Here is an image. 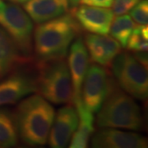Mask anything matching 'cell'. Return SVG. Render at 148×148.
I'll use <instances>...</instances> for the list:
<instances>
[{"instance_id":"obj_26","label":"cell","mask_w":148,"mask_h":148,"mask_svg":"<svg viewBox=\"0 0 148 148\" xmlns=\"http://www.w3.org/2000/svg\"><path fill=\"white\" fill-rule=\"evenodd\" d=\"M0 1H1V0H0Z\"/></svg>"},{"instance_id":"obj_20","label":"cell","mask_w":148,"mask_h":148,"mask_svg":"<svg viewBox=\"0 0 148 148\" xmlns=\"http://www.w3.org/2000/svg\"><path fill=\"white\" fill-rule=\"evenodd\" d=\"M131 16L133 21L140 25H147L148 22V1L140 0L131 11Z\"/></svg>"},{"instance_id":"obj_17","label":"cell","mask_w":148,"mask_h":148,"mask_svg":"<svg viewBox=\"0 0 148 148\" xmlns=\"http://www.w3.org/2000/svg\"><path fill=\"white\" fill-rule=\"evenodd\" d=\"M18 138L14 112L6 108H0V147H16Z\"/></svg>"},{"instance_id":"obj_8","label":"cell","mask_w":148,"mask_h":148,"mask_svg":"<svg viewBox=\"0 0 148 148\" xmlns=\"http://www.w3.org/2000/svg\"><path fill=\"white\" fill-rule=\"evenodd\" d=\"M21 64L0 80V106L16 104L24 97L36 92V71L32 73L30 69H20Z\"/></svg>"},{"instance_id":"obj_16","label":"cell","mask_w":148,"mask_h":148,"mask_svg":"<svg viewBox=\"0 0 148 148\" xmlns=\"http://www.w3.org/2000/svg\"><path fill=\"white\" fill-rule=\"evenodd\" d=\"M78 113L79 123L76 131L71 138L69 147L71 148H85L87 147L90 137L94 132V117L93 114L85 109L82 103L75 106Z\"/></svg>"},{"instance_id":"obj_10","label":"cell","mask_w":148,"mask_h":148,"mask_svg":"<svg viewBox=\"0 0 148 148\" xmlns=\"http://www.w3.org/2000/svg\"><path fill=\"white\" fill-rule=\"evenodd\" d=\"M71 13L80 27L96 35H107L114 19L113 11L108 9V8L84 4L72 8Z\"/></svg>"},{"instance_id":"obj_5","label":"cell","mask_w":148,"mask_h":148,"mask_svg":"<svg viewBox=\"0 0 148 148\" xmlns=\"http://www.w3.org/2000/svg\"><path fill=\"white\" fill-rule=\"evenodd\" d=\"M0 27L16 44L21 54L31 60L33 52V31L32 18L26 11L15 3L0 1Z\"/></svg>"},{"instance_id":"obj_6","label":"cell","mask_w":148,"mask_h":148,"mask_svg":"<svg viewBox=\"0 0 148 148\" xmlns=\"http://www.w3.org/2000/svg\"><path fill=\"white\" fill-rule=\"evenodd\" d=\"M110 66L118 86L122 90L138 100H147V69L138 62L132 53L121 51L114 58Z\"/></svg>"},{"instance_id":"obj_23","label":"cell","mask_w":148,"mask_h":148,"mask_svg":"<svg viewBox=\"0 0 148 148\" xmlns=\"http://www.w3.org/2000/svg\"><path fill=\"white\" fill-rule=\"evenodd\" d=\"M147 52V51H136V52H133L132 54L140 64H142L145 68L147 69L148 58Z\"/></svg>"},{"instance_id":"obj_15","label":"cell","mask_w":148,"mask_h":148,"mask_svg":"<svg viewBox=\"0 0 148 148\" xmlns=\"http://www.w3.org/2000/svg\"><path fill=\"white\" fill-rule=\"evenodd\" d=\"M30 61L19 52L9 35L0 27V80L12 73L20 64Z\"/></svg>"},{"instance_id":"obj_21","label":"cell","mask_w":148,"mask_h":148,"mask_svg":"<svg viewBox=\"0 0 148 148\" xmlns=\"http://www.w3.org/2000/svg\"><path fill=\"white\" fill-rule=\"evenodd\" d=\"M140 0H114L112 3L113 12L114 15H124L130 12Z\"/></svg>"},{"instance_id":"obj_3","label":"cell","mask_w":148,"mask_h":148,"mask_svg":"<svg viewBox=\"0 0 148 148\" xmlns=\"http://www.w3.org/2000/svg\"><path fill=\"white\" fill-rule=\"evenodd\" d=\"M36 92L55 105L73 103V86L69 65L64 58L37 61Z\"/></svg>"},{"instance_id":"obj_18","label":"cell","mask_w":148,"mask_h":148,"mask_svg":"<svg viewBox=\"0 0 148 148\" xmlns=\"http://www.w3.org/2000/svg\"><path fill=\"white\" fill-rule=\"evenodd\" d=\"M134 27L135 23L131 16L125 14L118 16L113 20L110 28L111 37L116 40L122 48H125Z\"/></svg>"},{"instance_id":"obj_13","label":"cell","mask_w":148,"mask_h":148,"mask_svg":"<svg viewBox=\"0 0 148 148\" xmlns=\"http://www.w3.org/2000/svg\"><path fill=\"white\" fill-rule=\"evenodd\" d=\"M84 43L91 61L104 67H110L119 53L121 45L113 37L106 35L87 34Z\"/></svg>"},{"instance_id":"obj_12","label":"cell","mask_w":148,"mask_h":148,"mask_svg":"<svg viewBox=\"0 0 148 148\" xmlns=\"http://www.w3.org/2000/svg\"><path fill=\"white\" fill-rule=\"evenodd\" d=\"M91 138L95 148H145L147 139L138 133L123 132L113 127H101Z\"/></svg>"},{"instance_id":"obj_19","label":"cell","mask_w":148,"mask_h":148,"mask_svg":"<svg viewBox=\"0 0 148 148\" xmlns=\"http://www.w3.org/2000/svg\"><path fill=\"white\" fill-rule=\"evenodd\" d=\"M147 25H140L134 27L128 38L126 47L132 52L147 51Z\"/></svg>"},{"instance_id":"obj_22","label":"cell","mask_w":148,"mask_h":148,"mask_svg":"<svg viewBox=\"0 0 148 148\" xmlns=\"http://www.w3.org/2000/svg\"><path fill=\"white\" fill-rule=\"evenodd\" d=\"M114 0H80L79 3L101 8H110Z\"/></svg>"},{"instance_id":"obj_24","label":"cell","mask_w":148,"mask_h":148,"mask_svg":"<svg viewBox=\"0 0 148 148\" xmlns=\"http://www.w3.org/2000/svg\"><path fill=\"white\" fill-rule=\"evenodd\" d=\"M79 2L80 0H69V7L71 8H76L77 6L79 4Z\"/></svg>"},{"instance_id":"obj_14","label":"cell","mask_w":148,"mask_h":148,"mask_svg":"<svg viewBox=\"0 0 148 148\" xmlns=\"http://www.w3.org/2000/svg\"><path fill=\"white\" fill-rule=\"evenodd\" d=\"M69 8V0H28L23 4V9L37 24L64 15Z\"/></svg>"},{"instance_id":"obj_11","label":"cell","mask_w":148,"mask_h":148,"mask_svg":"<svg viewBox=\"0 0 148 148\" xmlns=\"http://www.w3.org/2000/svg\"><path fill=\"white\" fill-rule=\"evenodd\" d=\"M68 61L73 86V106H77L82 103V86L89 66V54L84 40L81 36L77 37L70 45Z\"/></svg>"},{"instance_id":"obj_2","label":"cell","mask_w":148,"mask_h":148,"mask_svg":"<svg viewBox=\"0 0 148 148\" xmlns=\"http://www.w3.org/2000/svg\"><path fill=\"white\" fill-rule=\"evenodd\" d=\"M19 138L30 146H43L48 142L55 112L42 95H32L21 101L13 111Z\"/></svg>"},{"instance_id":"obj_7","label":"cell","mask_w":148,"mask_h":148,"mask_svg":"<svg viewBox=\"0 0 148 148\" xmlns=\"http://www.w3.org/2000/svg\"><path fill=\"white\" fill-rule=\"evenodd\" d=\"M117 86L116 82L106 67L91 64L88 66L82 86V105L90 113H97Z\"/></svg>"},{"instance_id":"obj_4","label":"cell","mask_w":148,"mask_h":148,"mask_svg":"<svg viewBox=\"0 0 148 148\" xmlns=\"http://www.w3.org/2000/svg\"><path fill=\"white\" fill-rule=\"evenodd\" d=\"M96 125L100 127L141 130L143 119L140 107L131 95L117 86L98 111Z\"/></svg>"},{"instance_id":"obj_25","label":"cell","mask_w":148,"mask_h":148,"mask_svg":"<svg viewBox=\"0 0 148 148\" xmlns=\"http://www.w3.org/2000/svg\"><path fill=\"white\" fill-rule=\"evenodd\" d=\"M10 1L13 2V3H24L28 0H10Z\"/></svg>"},{"instance_id":"obj_1","label":"cell","mask_w":148,"mask_h":148,"mask_svg":"<svg viewBox=\"0 0 148 148\" xmlns=\"http://www.w3.org/2000/svg\"><path fill=\"white\" fill-rule=\"evenodd\" d=\"M79 32V25L72 13L38 24L33 33L37 61L65 58Z\"/></svg>"},{"instance_id":"obj_9","label":"cell","mask_w":148,"mask_h":148,"mask_svg":"<svg viewBox=\"0 0 148 148\" xmlns=\"http://www.w3.org/2000/svg\"><path fill=\"white\" fill-rule=\"evenodd\" d=\"M79 123V117L74 106L68 104L59 109L54 115L53 124L48 138L49 146L64 148L69 145Z\"/></svg>"}]
</instances>
